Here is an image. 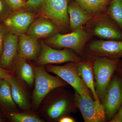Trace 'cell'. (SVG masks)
Segmentation results:
<instances>
[{"mask_svg":"<svg viewBox=\"0 0 122 122\" xmlns=\"http://www.w3.org/2000/svg\"><path fill=\"white\" fill-rule=\"evenodd\" d=\"M57 87L47 95L41 103L40 113L48 121L58 122L64 116L74 113L77 108L74 93L65 89Z\"/></svg>","mask_w":122,"mask_h":122,"instance_id":"cell-1","label":"cell"},{"mask_svg":"<svg viewBox=\"0 0 122 122\" xmlns=\"http://www.w3.org/2000/svg\"><path fill=\"white\" fill-rule=\"evenodd\" d=\"M35 74V86L32 95V106L36 111L45 97L57 87H65L68 84L57 76L51 75L46 71L44 66H33Z\"/></svg>","mask_w":122,"mask_h":122,"instance_id":"cell-2","label":"cell"},{"mask_svg":"<svg viewBox=\"0 0 122 122\" xmlns=\"http://www.w3.org/2000/svg\"><path fill=\"white\" fill-rule=\"evenodd\" d=\"M92 36L82 26L68 34L57 33L46 39L44 42L52 48L72 50L81 57L84 53L85 46Z\"/></svg>","mask_w":122,"mask_h":122,"instance_id":"cell-3","label":"cell"},{"mask_svg":"<svg viewBox=\"0 0 122 122\" xmlns=\"http://www.w3.org/2000/svg\"><path fill=\"white\" fill-rule=\"evenodd\" d=\"M93 66L95 86L99 101L102 97L120 59L104 57H94Z\"/></svg>","mask_w":122,"mask_h":122,"instance_id":"cell-4","label":"cell"},{"mask_svg":"<svg viewBox=\"0 0 122 122\" xmlns=\"http://www.w3.org/2000/svg\"><path fill=\"white\" fill-rule=\"evenodd\" d=\"M86 25L92 35L107 40L122 41V30L106 12L95 14Z\"/></svg>","mask_w":122,"mask_h":122,"instance_id":"cell-5","label":"cell"},{"mask_svg":"<svg viewBox=\"0 0 122 122\" xmlns=\"http://www.w3.org/2000/svg\"><path fill=\"white\" fill-rule=\"evenodd\" d=\"M76 62H70L63 66L49 64L44 66L46 71L59 76L82 97L94 99L91 92L79 76L76 69Z\"/></svg>","mask_w":122,"mask_h":122,"instance_id":"cell-6","label":"cell"},{"mask_svg":"<svg viewBox=\"0 0 122 122\" xmlns=\"http://www.w3.org/2000/svg\"><path fill=\"white\" fill-rule=\"evenodd\" d=\"M107 122H110L122 106V79L116 72L100 101Z\"/></svg>","mask_w":122,"mask_h":122,"instance_id":"cell-7","label":"cell"},{"mask_svg":"<svg viewBox=\"0 0 122 122\" xmlns=\"http://www.w3.org/2000/svg\"><path fill=\"white\" fill-rule=\"evenodd\" d=\"M41 50L36 61L37 66L58 64L65 62H77L82 61L81 57L74 51L67 48L57 50L41 42Z\"/></svg>","mask_w":122,"mask_h":122,"instance_id":"cell-8","label":"cell"},{"mask_svg":"<svg viewBox=\"0 0 122 122\" xmlns=\"http://www.w3.org/2000/svg\"><path fill=\"white\" fill-rule=\"evenodd\" d=\"M71 0H46L39 10L42 16L52 20L60 30L69 26V18L68 7Z\"/></svg>","mask_w":122,"mask_h":122,"instance_id":"cell-9","label":"cell"},{"mask_svg":"<svg viewBox=\"0 0 122 122\" xmlns=\"http://www.w3.org/2000/svg\"><path fill=\"white\" fill-rule=\"evenodd\" d=\"M75 102L85 122H105L106 118L102 105L93 99L86 98L77 92L74 93Z\"/></svg>","mask_w":122,"mask_h":122,"instance_id":"cell-10","label":"cell"},{"mask_svg":"<svg viewBox=\"0 0 122 122\" xmlns=\"http://www.w3.org/2000/svg\"><path fill=\"white\" fill-rule=\"evenodd\" d=\"M36 17L34 13L25 10L12 12L3 21V25L6 30L18 36L26 33Z\"/></svg>","mask_w":122,"mask_h":122,"instance_id":"cell-11","label":"cell"},{"mask_svg":"<svg viewBox=\"0 0 122 122\" xmlns=\"http://www.w3.org/2000/svg\"><path fill=\"white\" fill-rule=\"evenodd\" d=\"M94 57H104L111 59L122 58V41L95 40L87 45Z\"/></svg>","mask_w":122,"mask_h":122,"instance_id":"cell-12","label":"cell"},{"mask_svg":"<svg viewBox=\"0 0 122 122\" xmlns=\"http://www.w3.org/2000/svg\"><path fill=\"white\" fill-rule=\"evenodd\" d=\"M61 30L52 20L41 16L35 19L29 27L26 34L35 39L50 37Z\"/></svg>","mask_w":122,"mask_h":122,"instance_id":"cell-13","label":"cell"},{"mask_svg":"<svg viewBox=\"0 0 122 122\" xmlns=\"http://www.w3.org/2000/svg\"><path fill=\"white\" fill-rule=\"evenodd\" d=\"M41 50V45L38 40L26 34L18 36L17 56L27 60L36 61Z\"/></svg>","mask_w":122,"mask_h":122,"instance_id":"cell-14","label":"cell"},{"mask_svg":"<svg viewBox=\"0 0 122 122\" xmlns=\"http://www.w3.org/2000/svg\"><path fill=\"white\" fill-rule=\"evenodd\" d=\"M18 47V36L6 30L0 58V67L7 70L11 68L17 55Z\"/></svg>","mask_w":122,"mask_h":122,"instance_id":"cell-15","label":"cell"},{"mask_svg":"<svg viewBox=\"0 0 122 122\" xmlns=\"http://www.w3.org/2000/svg\"><path fill=\"white\" fill-rule=\"evenodd\" d=\"M11 86V93L13 100L21 109L30 111L31 104L28 94L21 81V79L12 75L5 79Z\"/></svg>","mask_w":122,"mask_h":122,"instance_id":"cell-16","label":"cell"},{"mask_svg":"<svg viewBox=\"0 0 122 122\" xmlns=\"http://www.w3.org/2000/svg\"><path fill=\"white\" fill-rule=\"evenodd\" d=\"M68 10L70 28L72 32L86 25L95 15L85 11L73 0L69 2Z\"/></svg>","mask_w":122,"mask_h":122,"instance_id":"cell-17","label":"cell"},{"mask_svg":"<svg viewBox=\"0 0 122 122\" xmlns=\"http://www.w3.org/2000/svg\"><path fill=\"white\" fill-rule=\"evenodd\" d=\"M76 69L83 83L91 92L94 100L100 102L95 90L92 62L82 61L76 63Z\"/></svg>","mask_w":122,"mask_h":122,"instance_id":"cell-18","label":"cell"},{"mask_svg":"<svg viewBox=\"0 0 122 122\" xmlns=\"http://www.w3.org/2000/svg\"><path fill=\"white\" fill-rule=\"evenodd\" d=\"M28 60L15 57L12 66L17 77L25 81L29 86H32L35 81V74L33 66L27 61Z\"/></svg>","mask_w":122,"mask_h":122,"instance_id":"cell-19","label":"cell"},{"mask_svg":"<svg viewBox=\"0 0 122 122\" xmlns=\"http://www.w3.org/2000/svg\"><path fill=\"white\" fill-rule=\"evenodd\" d=\"M85 11L93 14L106 12L108 5L100 0H73Z\"/></svg>","mask_w":122,"mask_h":122,"instance_id":"cell-20","label":"cell"},{"mask_svg":"<svg viewBox=\"0 0 122 122\" xmlns=\"http://www.w3.org/2000/svg\"><path fill=\"white\" fill-rule=\"evenodd\" d=\"M0 103L8 109H16V103L12 96L11 86L5 79H2L0 86Z\"/></svg>","mask_w":122,"mask_h":122,"instance_id":"cell-21","label":"cell"},{"mask_svg":"<svg viewBox=\"0 0 122 122\" xmlns=\"http://www.w3.org/2000/svg\"><path fill=\"white\" fill-rule=\"evenodd\" d=\"M107 13L122 30V0H111Z\"/></svg>","mask_w":122,"mask_h":122,"instance_id":"cell-22","label":"cell"},{"mask_svg":"<svg viewBox=\"0 0 122 122\" xmlns=\"http://www.w3.org/2000/svg\"><path fill=\"white\" fill-rule=\"evenodd\" d=\"M12 121L15 122H43L44 120L35 113L26 111L24 113L13 112L9 114Z\"/></svg>","mask_w":122,"mask_h":122,"instance_id":"cell-23","label":"cell"},{"mask_svg":"<svg viewBox=\"0 0 122 122\" xmlns=\"http://www.w3.org/2000/svg\"><path fill=\"white\" fill-rule=\"evenodd\" d=\"M6 1L12 12L24 10L26 7L25 0H6Z\"/></svg>","mask_w":122,"mask_h":122,"instance_id":"cell-24","label":"cell"},{"mask_svg":"<svg viewBox=\"0 0 122 122\" xmlns=\"http://www.w3.org/2000/svg\"><path fill=\"white\" fill-rule=\"evenodd\" d=\"M46 0H27L26 7L24 10L32 12L39 10Z\"/></svg>","mask_w":122,"mask_h":122,"instance_id":"cell-25","label":"cell"},{"mask_svg":"<svg viewBox=\"0 0 122 122\" xmlns=\"http://www.w3.org/2000/svg\"><path fill=\"white\" fill-rule=\"evenodd\" d=\"M12 12L6 0H0V22H3Z\"/></svg>","mask_w":122,"mask_h":122,"instance_id":"cell-26","label":"cell"},{"mask_svg":"<svg viewBox=\"0 0 122 122\" xmlns=\"http://www.w3.org/2000/svg\"><path fill=\"white\" fill-rule=\"evenodd\" d=\"M6 30V29L4 25H0V58L3 51L4 38Z\"/></svg>","mask_w":122,"mask_h":122,"instance_id":"cell-27","label":"cell"},{"mask_svg":"<svg viewBox=\"0 0 122 122\" xmlns=\"http://www.w3.org/2000/svg\"><path fill=\"white\" fill-rule=\"evenodd\" d=\"M109 122H122V106Z\"/></svg>","mask_w":122,"mask_h":122,"instance_id":"cell-28","label":"cell"},{"mask_svg":"<svg viewBox=\"0 0 122 122\" xmlns=\"http://www.w3.org/2000/svg\"><path fill=\"white\" fill-rule=\"evenodd\" d=\"M11 71L0 67V79H5L12 76Z\"/></svg>","mask_w":122,"mask_h":122,"instance_id":"cell-29","label":"cell"},{"mask_svg":"<svg viewBox=\"0 0 122 122\" xmlns=\"http://www.w3.org/2000/svg\"><path fill=\"white\" fill-rule=\"evenodd\" d=\"M115 72L122 79V59L119 62Z\"/></svg>","mask_w":122,"mask_h":122,"instance_id":"cell-30","label":"cell"},{"mask_svg":"<svg viewBox=\"0 0 122 122\" xmlns=\"http://www.w3.org/2000/svg\"><path fill=\"white\" fill-rule=\"evenodd\" d=\"M59 122H75L76 120L73 118L69 116H64L61 118L58 121Z\"/></svg>","mask_w":122,"mask_h":122,"instance_id":"cell-31","label":"cell"},{"mask_svg":"<svg viewBox=\"0 0 122 122\" xmlns=\"http://www.w3.org/2000/svg\"><path fill=\"white\" fill-rule=\"evenodd\" d=\"M100 0L105 2V3H106L107 5H109L111 0Z\"/></svg>","mask_w":122,"mask_h":122,"instance_id":"cell-32","label":"cell"},{"mask_svg":"<svg viewBox=\"0 0 122 122\" xmlns=\"http://www.w3.org/2000/svg\"><path fill=\"white\" fill-rule=\"evenodd\" d=\"M2 80H1V79H0V86L1 83V82H2Z\"/></svg>","mask_w":122,"mask_h":122,"instance_id":"cell-33","label":"cell"},{"mask_svg":"<svg viewBox=\"0 0 122 122\" xmlns=\"http://www.w3.org/2000/svg\"></svg>","mask_w":122,"mask_h":122,"instance_id":"cell-34","label":"cell"},{"mask_svg":"<svg viewBox=\"0 0 122 122\" xmlns=\"http://www.w3.org/2000/svg\"><path fill=\"white\" fill-rule=\"evenodd\" d=\"M25 0L27 1V0Z\"/></svg>","mask_w":122,"mask_h":122,"instance_id":"cell-35","label":"cell"}]
</instances>
